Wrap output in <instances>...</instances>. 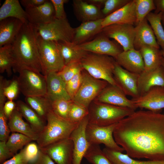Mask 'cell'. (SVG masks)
Segmentation results:
<instances>
[{
    "label": "cell",
    "mask_w": 164,
    "mask_h": 164,
    "mask_svg": "<svg viewBox=\"0 0 164 164\" xmlns=\"http://www.w3.org/2000/svg\"><path fill=\"white\" fill-rule=\"evenodd\" d=\"M113 135L126 154L133 158L164 160V115L135 111L117 123Z\"/></svg>",
    "instance_id": "1"
},
{
    "label": "cell",
    "mask_w": 164,
    "mask_h": 164,
    "mask_svg": "<svg viewBox=\"0 0 164 164\" xmlns=\"http://www.w3.org/2000/svg\"><path fill=\"white\" fill-rule=\"evenodd\" d=\"M38 34L34 25L24 23L12 44L13 70L18 72L28 69L42 73L37 44Z\"/></svg>",
    "instance_id": "2"
},
{
    "label": "cell",
    "mask_w": 164,
    "mask_h": 164,
    "mask_svg": "<svg viewBox=\"0 0 164 164\" xmlns=\"http://www.w3.org/2000/svg\"><path fill=\"white\" fill-rule=\"evenodd\" d=\"M47 121L36 140L39 149L69 138L79 123L72 122L56 114L52 110L47 114Z\"/></svg>",
    "instance_id": "3"
},
{
    "label": "cell",
    "mask_w": 164,
    "mask_h": 164,
    "mask_svg": "<svg viewBox=\"0 0 164 164\" xmlns=\"http://www.w3.org/2000/svg\"><path fill=\"white\" fill-rule=\"evenodd\" d=\"M88 123L105 126L116 123L135 110L93 101L88 108Z\"/></svg>",
    "instance_id": "4"
},
{
    "label": "cell",
    "mask_w": 164,
    "mask_h": 164,
    "mask_svg": "<svg viewBox=\"0 0 164 164\" xmlns=\"http://www.w3.org/2000/svg\"><path fill=\"white\" fill-rule=\"evenodd\" d=\"M80 63L83 69L93 77L117 85L113 76L116 62L113 57L88 52Z\"/></svg>",
    "instance_id": "5"
},
{
    "label": "cell",
    "mask_w": 164,
    "mask_h": 164,
    "mask_svg": "<svg viewBox=\"0 0 164 164\" xmlns=\"http://www.w3.org/2000/svg\"><path fill=\"white\" fill-rule=\"evenodd\" d=\"M37 40L43 74L61 71L65 65L58 42L44 40L38 35Z\"/></svg>",
    "instance_id": "6"
},
{
    "label": "cell",
    "mask_w": 164,
    "mask_h": 164,
    "mask_svg": "<svg viewBox=\"0 0 164 164\" xmlns=\"http://www.w3.org/2000/svg\"><path fill=\"white\" fill-rule=\"evenodd\" d=\"M34 26L38 35L44 40L56 42H72L75 28L71 27L67 19L55 18L48 23Z\"/></svg>",
    "instance_id": "7"
},
{
    "label": "cell",
    "mask_w": 164,
    "mask_h": 164,
    "mask_svg": "<svg viewBox=\"0 0 164 164\" xmlns=\"http://www.w3.org/2000/svg\"><path fill=\"white\" fill-rule=\"evenodd\" d=\"M18 72L19 74L17 78L20 91L25 97L47 95L45 76L26 69Z\"/></svg>",
    "instance_id": "8"
},
{
    "label": "cell",
    "mask_w": 164,
    "mask_h": 164,
    "mask_svg": "<svg viewBox=\"0 0 164 164\" xmlns=\"http://www.w3.org/2000/svg\"><path fill=\"white\" fill-rule=\"evenodd\" d=\"M82 73L81 84L72 101L88 109L91 103L109 84L93 77L84 69Z\"/></svg>",
    "instance_id": "9"
},
{
    "label": "cell",
    "mask_w": 164,
    "mask_h": 164,
    "mask_svg": "<svg viewBox=\"0 0 164 164\" xmlns=\"http://www.w3.org/2000/svg\"><path fill=\"white\" fill-rule=\"evenodd\" d=\"M116 124L101 126L88 123L85 131L88 141L91 145L103 144L107 148L122 152L124 149L117 144L113 135Z\"/></svg>",
    "instance_id": "10"
},
{
    "label": "cell",
    "mask_w": 164,
    "mask_h": 164,
    "mask_svg": "<svg viewBox=\"0 0 164 164\" xmlns=\"http://www.w3.org/2000/svg\"><path fill=\"white\" fill-rule=\"evenodd\" d=\"M101 33L114 39L122 47L123 51L134 49L135 27L128 24H111L103 28Z\"/></svg>",
    "instance_id": "11"
},
{
    "label": "cell",
    "mask_w": 164,
    "mask_h": 164,
    "mask_svg": "<svg viewBox=\"0 0 164 164\" xmlns=\"http://www.w3.org/2000/svg\"><path fill=\"white\" fill-rule=\"evenodd\" d=\"M78 45L88 52L106 55L114 58L123 51L119 44L110 40L101 32L93 40Z\"/></svg>",
    "instance_id": "12"
},
{
    "label": "cell",
    "mask_w": 164,
    "mask_h": 164,
    "mask_svg": "<svg viewBox=\"0 0 164 164\" xmlns=\"http://www.w3.org/2000/svg\"><path fill=\"white\" fill-rule=\"evenodd\" d=\"M39 149L57 164H72L73 144L70 138Z\"/></svg>",
    "instance_id": "13"
},
{
    "label": "cell",
    "mask_w": 164,
    "mask_h": 164,
    "mask_svg": "<svg viewBox=\"0 0 164 164\" xmlns=\"http://www.w3.org/2000/svg\"><path fill=\"white\" fill-rule=\"evenodd\" d=\"M94 101L119 107L128 108L135 110L137 108L132 100L129 99L118 86L109 84L102 90Z\"/></svg>",
    "instance_id": "14"
},
{
    "label": "cell",
    "mask_w": 164,
    "mask_h": 164,
    "mask_svg": "<svg viewBox=\"0 0 164 164\" xmlns=\"http://www.w3.org/2000/svg\"><path fill=\"white\" fill-rule=\"evenodd\" d=\"M88 123V115L79 123L69 137L73 144L72 164H81L91 145L87 139L85 132Z\"/></svg>",
    "instance_id": "15"
},
{
    "label": "cell",
    "mask_w": 164,
    "mask_h": 164,
    "mask_svg": "<svg viewBox=\"0 0 164 164\" xmlns=\"http://www.w3.org/2000/svg\"><path fill=\"white\" fill-rule=\"evenodd\" d=\"M113 76L117 85L126 95L133 98L139 96L138 88V74L126 70L116 62Z\"/></svg>",
    "instance_id": "16"
},
{
    "label": "cell",
    "mask_w": 164,
    "mask_h": 164,
    "mask_svg": "<svg viewBox=\"0 0 164 164\" xmlns=\"http://www.w3.org/2000/svg\"><path fill=\"white\" fill-rule=\"evenodd\" d=\"M132 100L137 108L157 112L164 108V87H154L144 95Z\"/></svg>",
    "instance_id": "17"
},
{
    "label": "cell",
    "mask_w": 164,
    "mask_h": 164,
    "mask_svg": "<svg viewBox=\"0 0 164 164\" xmlns=\"http://www.w3.org/2000/svg\"><path fill=\"white\" fill-rule=\"evenodd\" d=\"M114 59L118 65L131 72L139 74L144 71V62L139 50L134 49L123 51Z\"/></svg>",
    "instance_id": "18"
},
{
    "label": "cell",
    "mask_w": 164,
    "mask_h": 164,
    "mask_svg": "<svg viewBox=\"0 0 164 164\" xmlns=\"http://www.w3.org/2000/svg\"><path fill=\"white\" fill-rule=\"evenodd\" d=\"M136 22L135 0L128 3L118 10L103 19V28L115 24H128L134 25Z\"/></svg>",
    "instance_id": "19"
},
{
    "label": "cell",
    "mask_w": 164,
    "mask_h": 164,
    "mask_svg": "<svg viewBox=\"0 0 164 164\" xmlns=\"http://www.w3.org/2000/svg\"><path fill=\"white\" fill-rule=\"evenodd\" d=\"M156 86L164 87V71L162 65L152 70L144 71L139 74L138 88L139 96Z\"/></svg>",
    "instance_id": "20"
},
{
    "label": "cell",
    "mask_w": 164,
    "mask_h": 164,
    "mask_svg": "<svg viewBox=\"0 0 164 164\" xmlns=\"http://www.w3.org/2000/svg\"><path fill=\"white\" fill-rule=\"evenodd\" d=\"M134 48L139 50L148 46L160 49L152 29L145 18L135 27Z\"/></svg>",
    "instance_id": "21"
},
{
    "label": "cell",
    "mask_w": 164,
    "mask_h": 164,
    "mask_svg": "<svg viewBox=\"0 0 164 164\" xmlns=\"http://www.w3.org/2000/svg\"><path fill=\"white\" fill-rule=\"evenodd\" d=\"M28 22L35 25L48 23L55 18L53 5L50 0L34 7L25 9Z\"/></svg>",
    "instance_id": "22"
},
{
    "label": "cell",
    "mask_w": 164,
    "mask_h": 164,
    "mask_svg": "<svg viewBox=\"0 0 164 164\" xmlns=\"http://www.w3.org/2000/svg\"><path fill=\"white\" fill-rule=\"evenodd\" d=\"M45 76L47 95L52 101L62 99L71 100L67 91L66 83L58 73L51 72Z\"/></svg>",
    "instance_id": "23"
},
{
    "label": "cell",
    "mask_w": 164,
    "mask_h": 164,
    "mask_svg": "<svg viewBox=\"0 0 164 164\" xmlns=\"http://www.w3.org/2000/svg\"><path fill=\"white\" fill-rule=\"evenodd\" d=\"M103 19L82 22L75 28L72 42L80 45L86 42L99 33H101L103 28L102 23Z\"/></svg>",
    "instance_id": "24"
},
{
    "label": "cell",
    "mask_w": 164,
    "mask_h": 164,
    "mask_svg": "<svg viewBox=\"0 0 164 164\" xmlns=\"http://www.w3.org/2000/svg\"><path fill=\"white\" fill-rule=\"evenodd\" d=\"M73 6L77 19L82 22L104 18L101 8L86 0H74Z\"/></svg>",
    "instance_id": "25"
},
{
    "label": "cell",
    "mask_w": 164,
    "mask_h": 164,
    "mask_svg": "<svg viewBox=\"0 0 164 164\" xmlns=\"http://www.w3.org/2000/svg\"><path fill=\"white\" fill-rule=\"evenodd\" d=\"M24 23L13 18H6L0 21V47L11 44Z\"/></svg>",
    "instance_id": "26"
},
{
    "label": "cell",
    "mask_w": 164,
    "mask_h": 164,
    "mask_svg": "<svg viewBox=\"0 0 164 164\" xmlns=\"http://www.w3.org/2000/svg\"><path fill=\"white\" fill-rule=\"evenodd\" d=\"M8 125L11 132L24 134L33 141L37 139L38 134L23 119V117L16 108L8 119Z\"/></svg>",
    "instance_id": "27"
},
{
    "label": "cell",
    "mask_w": 164,
    "mask_h": 164,
    "mask_svg": "<svg viewBox=\"0 0 164 164\" xmlns=\"http://www.w3.org/2000/svg\"><path fill=\"white\" fill-rule=\"evenodd\" d=\"M16 108L23 117L38 135L43 129L46 123L40 116L26 103L21 100L16 103Z\"/></svg>",
    "instance_id": "28"
},
{
    "label": "cell",
    "mask_w": 164,
    "mask_h": 164,
    "mask_svg": "<svg viewBox=\"0 0 164 164\" xmlns=\"http://www.w3.org/2000/svg\"><path fill=\"white\" fill-rule=\"evenodd\" d=\"M8 18L18 19L23 23L28 22L26 12L18 0H5L0 8V21Z\"/></svg>",
    "instance_id": "29"
},
{
    "label": "cell",
    "mask_w": 164,
    "mask_h": 164,
    "mask_svg": "<svg viewBox=\"0 0 164 164\" xmlns=\"http://www.w3.org/2000/svg\"><path fill=\"white\" fill-rule=\"evenodd\" d=\"M65 65L80 61L88 53L73 42H58Z\"/></svg>",
    "instance_id": "30"
},
{
    "label": "cell",
    "mask_w": 164,
    "mask_h": 164,
    "mask_svg": "<svg viewBox=\"0 0 164 164\" xmlns=\"http://www.w3.org/2000/svg\"><path fill=\"white\" fill-rule=\"evenodd\" d=\"M139 50L144 62V71L152 70L161 66L163 56L160 49L145 46Z\"/></svg>",
    "instance_id": "31"
},
{
    "label": "cell",
    "mask_w": 164,
    "mask_h": 164,
    "mask_svg": "<svg viewBox=\"0 0 164 164\" xmlns=\"http://www.w3.org/2000/svg\"><path fill=\"white\" fill-rule=\"evenodd\" d=\"M25 100L40 117L46 121L47 114L52 110V101L47 95L25 97Z\"/></svg>",
    "instance_id": "32"
},
{
    "label": "cell",
    "mask_w": 164,
    "mask_h": 164,
    "mask_svg": "<svg viewBox=\"0 0 164 164\" xmlns=\"http://www.w3.org/2000/svg\"><path fill=\"white\" fill-rule=\"evenodd\" d=\"M102 151L112 164H164V160L140 161L126 154L105 147Z\"/></svg>",
    "instance_id": "33"
},
{
    "label": "cell",
    "mask_w": 164,
    "mask_h": 164,
    "mask_svg": "<svg viewBox=\"0 0 164 164\" xmlns=\"http://www.w3.org/2000/svg\"><path fill=\"white\" fill-rule=\"evenodd\" d=\"M162 14V12L155 13L151 12L146 18L152 29L158 45L161 50H164V30L161 23Z\"/></svg>",
    "instance_id": "34"
},
{
    "label": "cell",
    "mask_w": 164,
    "mask_h": 164,
    "mask_svg": "<svg viewBox=\"0 0 164 164\" xmlns=\"http://www.w3.org/2000/svg\"><path fill=\"white\" fill-rule=\"evenodd\" d=\"M14 60L12 53V44L5 45L0 47V72L5 71L8 77L12 74Z\"/></svg>",
    "instance_id": "35"
},
{
    "label": "cell",
    "mask_w": 164,
    "mask_h": 164,
    "mask_svg": "<svg viewBox=\"0 0 164 164\" xmlns=\"http://www.w3.org/2000/svg\"><path fill=\"white\" fill-rule=\"evenodd\" d=\"M33 141L28 136L18 132H12L6 142V146L14 155L18 150H22L24 146Z\"/></svg>",
    "instance_id": "36"
},
{
    "label": "cell",
    "mask_w": 164,
    "mask_h": 164,
    "mask_svg": "<svg viewBox=\"0 0 164 164\" xmlns=\"http://www.w3.org/2000/svg\"><path fill=\"white\" fill-rule=\"evenodd\" d=\"M84 157L92 164H112L98 145H91Z\"/></svg>",
    "instance_id": "37"
},
{
    "label": "cell",
    "mask_w": 164,
    "mask_h": 164,
    "mask_svg": "<svg viewBox=\"0 0 164 164\" xmlns=\"http://www.w3.org/2000/svg\"><path fill=\"white\" fill-rule=\"evenodd\" d=\"M136 22L135 25L142 21L156 7L153 0H135Z\"/></svg>",
    "instance_id": "38"
},
{
    "label": "cell",
    "mask_w": 164,
    "mask_h": 164,
    "mask_svg": "<svg viewBox=\"0 0 164 164\" xmlns=\"http://www.w3.org/2000/svg\"><path fill=\"white\" fill-rule=\"evenodd\" d=\"M73 102L71 100L63 99L52 101V110L59 117L68 120L69 114Z\"/></svg>",
    "instance_id": "39"
},
{
    "label": "cell",
    "mask_w": 164,
    "mask_h": 164,
    "mask_svg": "<svg viewBox=\"0 0 164 164\" xmlns=\"http://www.w3.org/2000/svg\"><path fill=\"white\" fill-rule=\"evenodd\" d=\"M83 70L80 61L74 62L65 65L62 70L58 73L66 83Z\"/></svg>",
    "instance_id": "40"
},
{
    "label": "cell",
    "mask_w": 164,
    "mask_h": 164,
    "mask_svg": "<svg viewBox=\"0 0 164 164\" xmlns=\"http://www.w3.org/2000/svg\"><path fill=\"white\" fill-rule=\"evenodd\" d=\"M88 114V109L73 101L69 114L68 120L79 123Z\"/></svg>",
    "instance_id": "41"
},
{
    "label": "cell",
    "mask_w": 164,
    "mask_h": 164,
    "mask_svg": "<svg viewBox=\"0 0 164 164\" xmlns=\"http://www.w3.org/2000/svg\"><path fill=\"white\" fill-rule=\"evenodd\" d=\"M3 91L5 97L9 100L13 101L17 97L20 91L17 78L12 81L2 77Z\"/></svg>",
    "instance_id": "42"
},
{
    "label": "cell",
    "mask_w": 164,
    "mask_h": 164,
    "mask_svg": "<svg viewBox=\"0 0 164 164\" xmlns=\"http://www.w3.org/2000/svg\"><path fill=\"white\" fill-rule=\"evenodd\" d=\"M131 0H105L101 12L104 18L128 3Z\"/></svg>",
    "instance_id": "43"
},
{
    "label": "cell",
    "mask_w": 164,
    "mask_h": 164,
    "mask_svg": "<svg viewBox=\"0 0 164 164\" xmlns=\"http://www.w3.org/2000/svg\"><path fill=\"white\" fill-rule=\"evenodd\" d=\"M82 71L77 74L66 83L67 91L72 100L81 84L83 79Z\"/></svg>",
    "instance_id": "44"
},
{
    "label": "cell",
    "mask_w": 164,
    "mask_h": 164,
    "mask_svg": "<svg viewBox=\"0 0 164 164\" xmlns=\"http://www.w3.org/2000/svg\"><path fill=\"white\" fill-rule=\"evenodd\" d=\"M4 106H0V140L6 142L11 132L7 121L8 120L3 112Z\"/></svg>",
    "instance_id": "45"
},
{
    "label": "cell",
    "mask_w": 164,
    "mask_h": 164,
    "mask_svg": "<svg viewBox=\"0 0 164 164\" xmlns=\"http://www.w3.org/2000/svg\"><path fill=\"white\" fill-rule=\"evenodd\" d=\"M54 10L55 18L59 19H64L67 18V16L64 10V4L68 2L67 0H50Z\"/></svg>",
    "instance_id": "46"
},
{
    "label": "cell",
    "mask_w": 164,
    "mask_h": 164,
    "mask_svg": "<svg viewBox=\"0 0 164 164\" xmlns=\"http://www.w3.org/2000/svg\"><path fill=\"white\" fill-rule=\"evenodd\" d=\"M2 164H32L27 157L23 148L19 153L6 161Z\"/></svg>",
    "instance_id": "47"
},
{
    "label": "cell",
    "mask_w": 164,
    "mask_h": 164,
    "mask_svg": "<svg viewBox=\"0 0 164 164\" xmlns=\"http://www.w3.org/2000/svg\"><path fill=\"white\" fill-rule=\"evenodd\" d=\"M24 149L27 157L32 164L37 158L40 151L38 144L31 142L25 146Z\"/></svg>",
    "instance_id": "48"
},
{
    "label": "cell",
    "mask_w": 164,
    "mask_h": 164,
    "mask_svg": "<svg viewBox=\"0 0 164 164\" xmlns=\"http://www.w3.org/2000/svg\"><path fill=\"white\" fill-rule=\"evenodd\" d=\"M6 142L0 141V163L2 164L7 160L13 157L12 154L7 147Z\"/></svg>",
    "instance_id": "49"
},
{
    "label": "cell",
    "mask_w": 164,
    "mask_h": 164,
    "mask_svg": "<svg viewBox=\"0 0 164 164\" xmlns=\"http://www.w3.org/2000/svg\"><path fill=\"white\" fill-rule=\"evenodd\" d=\"M32 164H55L53 160L40 150L37 158Z\"/></svg>",
    "instance_id": "50"
},
{
    "label": "cell",
    "mask_w": 164,
    "mask_h": 164,
    "mask_svg": "<svg viewBox=\"0 0 164 164\" xmlns=\"http://www.w3.org/2000/svg\"><path fill=\"white\" fill-rule=\"evenodd\" d=\"M16 108V104L13 101L9 100L5 103L3 107V112L6 117L8 120Z\"/></svg>",
    "instance_id": "51"
},
{
    "label": "cell",
    "mask_w": 164,
    "mask_h": 164,
    "mask_svg": "<svg viewBox=\"0 0 164 164\" xmlns=\"http://www.w3.org/2000/svg\"><path fill=\"white\" fill-rule=\"evenodd\" d=\"M47 0H21L20 4L25 9L34 7L44 4Z\"/></svg>",
    "instance_id": "52"
},
{
    "label": "cell",
    "mask_w": 164,
    "mask_h": 164,
    "mask_svg": "<svg viewBox=\"0 0 164 164\" xmlns=\"http://www.w3.org/2000/svg\"><path fill=\"white\" fill-rule=\"evenodd\" d=\"M156 7L154 13H158L162 12L164 14V0H154Z\"/></svg>",
    "instance_id": "53"
},
{
    "label": "cell",
    "mask_w": 164,
    "mask_h": 164,
    "mask_svg": "<svg viewBox=\"0 0 164 164\" xmlns=\"http://www.w3.org/2000/svg\"><path fill=\"white\" fill-rule=\"evenodd\" d=\"M90 3L100 8L104 5L105 0H86Z\"/></svg>",
    "instance_id": "54"
},
{
    "label": "cell",
    "mask_w": 164,
    "mask_h": 164,
    "mask_svg": "<svg viewBox=\"0 0 164 164\" xmlns=\"http://www.w3.org/2000/svg\"><path fill=\"white\" fill-rule=\"evenodd\" d=\"M161 65L164 71V57L163 56L162 59Z\"/></svg>",
    "instance_id": "55"
},
{
    "label": "cell",
    "mask_w": 164,
    "mask_h": 164,
    "mask_svg": "<svg viewBox=\"0 0 164 164\" xmlns=\"http://www.w3.org/2000/svg\"><path fill=\"white\" fill-rule=\"evenodd\" d=\"M162 23L164 26V14H162Z\"/></svg>",
    "instance_id": "56"
},
{
    "label": "cell",
    "mask_w": 164,
    "mask_h": 164,
    "mask_svg": "<svg viewBox=\"0 0 164 164\" xmlns=\"http://www.w3.org/2000/svg\"><path fill=\"white\" fill-rule=\"evenodd\" d=\"M160 50L162 56L164 57V50Z\"/></svg>",
    "instance_id": "57"
}]
</instances>
